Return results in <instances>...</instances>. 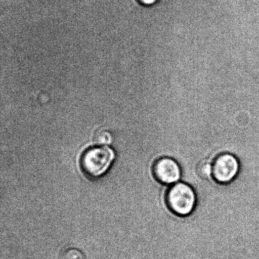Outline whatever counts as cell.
I'll list each match as a JSON object with an SVG mask.
<instances>
[{"instance_id":"cell-1","label":"cell","mask_w":259,"mask_h":259,"mask_svg":"<svg viewBox=\"0 0 259 259\" xmlns=\"http://www.w3.org/2000/svg\"><path fill=\"white\" fill-rule=\"evenodd\" d=\"M115 159L112 149L97 146L86 149L81 156L80 164L83 174L91 179H98L110 169Z\"/></svg>"},{"instance_id":"cell-2","label":"cell","mask_w":259,"mask_h":259,"mask_svg":"<svg viewBox=\"0 0 259 259\" xmlns=\"http://www.w3.org/2000/svg\"><path fill=\"white\" fill-rule=\"evenodd\" d=\"M166 200L171 212L180 217H186L194 210L197 197L190 185L180 182L172 185L167 190Z\"/></svg>"},{"instance_id":"cell-3","label":"cell","mask_w":259,"mask_h":259,"mask_svg":"<svg viewBox=\"0 0 259 259\" xmlns=\"http://www.w3.org/2000/svg\"><path fill=\"white\" fill-rule=\"evenodd\" d=\"M212 177L220 184H229L237 176L240 163L233 155L224 153L215 157L212 162Z\"/></svg>"},{"instance_id":"cell-4","label":"cell","mask_w":259,"mask_h":259,"mask_svg":"<svg viewBox=\"0 0 259 259\" xmlns=\"http://www.w3.org/2000/svg\"><path fill=\"white\" fill-rule=\"evenodd\" d=\"M153 175L157 181L162 184L174 185L181 177V169L179 164L170 157H162L155 162Z\"/></svg>"},{"instance_id":"cell-5","label":"cell","mask_w":259,"mask_h":259,"mask_svg":"<svg viewBox=\"0 0 259 259\" xmlns=\"http://www.w3.org/2000/svg\"><path fill=\"white\" fill-rule=\"evenodd\" d=\"M198 177L203 180H207L212 176V164L206 160L199 162L196 168Z\"/></svg>"},{"instance_id":"cell-6","label":"cell","mask_w":259,"mask_h":259,"mask_svg":"<svg viewBox=\"0 0 259 259\" xmlns=\"http://www.w3.org/2000/svg\"><path fill=\"white\" fill-rule=\"evenodd\" d=\"M60 259H85L82 252L75 248H70L63 250Z\"/></svg>"},{"instance_id":"cell-7","label":"cell","mask_w":259,"mask_h":259,"mask_svg":"<svg viewBox=\"0 0 259 259\" xmlns=\"http://www.w3.org/2000/svg\"><path fill=\"white\" fill-rule=\"evenodd\" d=\"M95 142L98 146L110 144L112 142V136L110 132L107 131L99 132L95 135Z\"/></svg>"},{"instance_id":"cell-8","label":"cell","mask_w":259,"mask_h":259,"mask_svg":"<svg viewBox=\"0 0 259 259\" xmlns=\"http://www.w3.org/2000/svg\"><path fill=\"white\" fill-rule=\"evenodd\" d=\"M142 5L144 6H151L158 1V0H137Z\"/></svg>"}]
</instances>
